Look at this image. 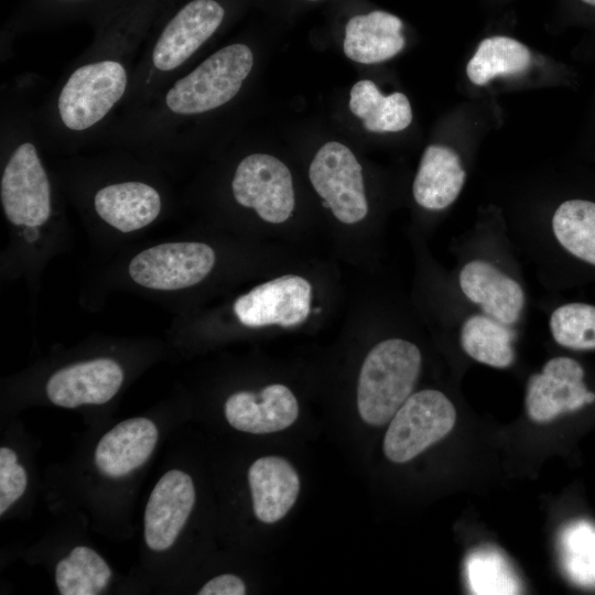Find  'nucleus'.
<instances>
[{
    "label": "nucleus",
    "mask_w": 595,
    "mask_h": 595,
    "mask_svg": "<svg viewBox=\"0 0 595 595\" xmlns=\"http://www.w3.org/2000/svg\"><path fill=\"white\" fill-rule=\"evenodd\" d=\"M422 366L419 347L389 338L367 354L358 376L357 409L361 420L380 426L391 420L412 394Z\"/></svg>",
    "instance_id": "nucleus-1"
},
{
    "label": "nucleus",
    "mask_w": 595,
    "mask_h": 595,
    "mask_svg": "<svg viewBox=\"0 0 595 595\" xmlns=\"http://www.w3.org/2000/svg\"><path fill=\"white\" fill-rule=\"evenodd\" d=\"M251 50L241 43L221 47L175 80L162 98L170 117H192L229 102L252 69Z\"/></svg>",
    "instance_id": "nucleus-2"
},
{
    "label": "nucleus",
    "mask_w": 595,
    "mask_h": 595,
    "mask_svg": "<svg viewBox=\"0 0 595 595\" xmlns=\"http://www.w3.org/2000/svg\"><path fill=\"white\" fill-rule=\"evenodd\" d=\"M128 85L129 72L120 58L99 57L79 65L60 89L58 122L73 133L97 127L123 98Z\"/></svg>",
    "instance_id": "nucleus-3"
},
{
    "label": "nucleus",
    "mask_w": 595,
    "mask_h": 595,
    "mask_svg": "<svg viewBox=\"0 0 595 595\" xmlns=\"http://www.w3.org/2000/svg\"><path fill=\"white\" fill-rule=\"evenodd\" d=\"M456 422V410L441 391L412 393L397 410L383 437L386 457L407 463L446 436Z\"/></svg>",
    "instance_id": "nucleus-4"
},
{
    "label": "nucleus",
    "mask_w": 595,
    "mask_h": 595,
    "mask_svg": "<svg viewBox=\"0 0 595 595\" xmlns=\"http://www.w3.org/2000/svg\"><path fill=\"white\" fill-rule=\"evenodd\" d=\"M0 197L13 225L35 228L50 218V181L33 142L22 141L11 152L1 176Z\"/></svg>",
    "instance_id": "nucleus-5"
},
{
    "label": "nucleus",
    "mask_w": 595,
    "mask_h": 595,
    "mask_svg": "<svg viewBox=\"0 0 595 595\" xmlns=\"http://www.w3.org/2000/svg\"><path fill=\"white\" fill-rule=\"evenodd\" d=\"M310 181L334 216L344 224L363 220L368 213L361 165L343 143L331 141L316 152Z\"/></svg>",
    "instance_id": "nucleus-6"
},
{
    "label": "nucleus",
    "mask_w": 595,
    "mask_h": 595,
    "mask_svg": "<svg viewBox=\"0 0 595 595\" xmlns=\"http://www.w3.org/2000/svg\"><path fill=\"white\" fill-rule=\"evenodd\" d=\"M238 204L253 208L271 224L288 220L294 209V188L288 166L273 155L253 153L238 164L231 182Z\"/></svg>",
    "instance_id": "nucleus-7"
},
{
    "label": "nucleus",
    "mask_w": 595,
    "mask_h": 595,
    "mask_svg": "<svg viewBox=\"0 0 595 595\" xmlns=\"http://www.w3.org/2000/svg\"><path fill=\"white\" fill-rule=\"evenodd\" d=\"M225 17L215 0H192L164 25L150 52L153 75L165 76L183 66L217 31Z\"/></svg>",
    "instance_id": "nucleus-8"
},
{
    "label": "nucleus",
    "mask_w": 595,
    "mask_h": 595,
    "mask_svg": "<svg viewBox=\"0 0 595 595\" xmlns=\"http://www.w3.org/2000/svg\"><path fill=\"white\" fill-rule=\"evenodd\" d=\"M215 264V252L203 242H167L136 255L131 279L149 289L178 290L201 282Z\"/></svg>",
    "instance_id": "nucleus-9"
},
{
    "label": "nucleus",
    "mask_w": 595,
    "mask_h": 595,
    "mask_svg": "<svg viewBox=\"0 0 595 595\" xmlns=\"http://www.w3.org/2000/svg\"><path fill=\"white\" fill-rule=\"evenodd\" d=\"M312 286L294 274L264 282L234 303V312L248 327L279 325L293 327L303 323L311 311Z\"/></svg>",
    "instance_id": "nucleus-10"
},
{
    "label": "nucleus",
    "mask_w": 595,
    "mask_h": 595,
    "mask_svg": "<svg viewBox=\"0 0 595 595\" xmlns=\"http://www.w3.org/2000/svg\"><path fill=\"white\" fill-rule=\"evenodd\" d=\"M582 366L570 357L550 359L541 372L530 377L526 410L536 422H549L595 400V393L583 382Z\"/></svg>",
    "instance_id": "nucleus-11"
},
{
    "label": "nucleus",
    "mask_w": 595,
    "mask_h": 595,
    "mask_svg": "<svg viewBox=\"0 0 595 595\" xmlns=\"http://www.w3.org/2000/svg\"><path fill=\"white\" fill-rule=\"evenodd\" d=\"M192 477L171 469L155 484L144 511V541L153 551L167 550L177 539L195 504Z\"/></svg>",
    "instance_id": "nucleus-12"
},
{
    "label": "nucleus",
    "mask_w": 595,
    "mask_h": 595,
    "mask_svg": "<svg viewBox=\"0 0 595 595\" xmlns=\"http://www.w3.org/2000/svg\"><path fill=\"white\" fill-rule=\"evenodd\" d=\"M458 285L463 295L484 314L507 326L519 322L526 305L524 291L494 263L482 259L465 263Z\"/></svg>",
    "instance_id": "nucleus-13"
},
{
    "label": "nucleus",
    "mask_w": 595,
    "mask_h": 595,
    "mask_svg": "<svg viewBox=\"0 0 595 595\" xmlns=\"http://www.w3.org/2000/svg\"><path fill=\"white\" fill-rule=\"evenodd\" d=\"M122 381L123 371L117 361L97 358L54 372L46 383V394L63 408L102 404L118 392Z\"/></svg>",
    "instance_id": "nucleus-14"
},
{
    "label": "nucleus",
    "mask_w": 595,
    "mask_h": 595,
    "mask_svg": "<svg viewBox=\"0 0 595 595\" xmlns=\"http://www.w3.org/2000/svg\"><path fill=\"white\" fill-rule=\"evenodd\" d=\"M224 411L226 420L236 430L266 434L291 426L298 419L299 403L290 388L273 383L258 392L232 393L226 400Z\"/></svg>",
    "instance_id": "nucleus-15"
},
{
    "label": "nucleus",
    "mask_w": 595,
    "mask_h": 595,
    "mask_svg": "<svg viewBox=\"0 0 595 595\" xmlns=\"http://www.w3.org/2000/svg\"><path fill=\"white\" fill-rule=\"evenodd\" d=\"M252 508L257 519L274 523L283 519L300 493V477L293 465L280 456H263L248 469Z\"/></svg>",
    "instance_id": "nucleus-16"
},
{
    "label": "nucleus",
    "mask_w": 595,
    "mask_h": 595,
    "mask_svg": "<svg viewBox=\"0 0 595 595\" xmlns=\"http://www.w3.org/2000/svg\"><path fill=\"white\" fill-rule=\"evenodd\" d=\"M158 429L147 418L125 420L108 431L95 450L98 470L112 478L128 475L143 465L158 441Z\"/></svg>",
    "instance_id": "nucleus-17"
},
{
    "label": "nucleus",
    "mask_w": 595,
    "mask_h": 595,
    "mask_svg": "<svg viewBox=\"0 0 595 595\" xmlns=\"http://www.w3.org/2000/svg\"><path fill=\"white\" fill-rule=\"evenodd\" d=\"M94 207L104 221L121 232H130L154 221L161 212L162 201L151 185L128 181L100 188L95 194Z\"/></svg>",
    "instance_id": "nucleus-18"
},
{
    "label": "nucleus",
    "mask_w": 595,
    "mask_h": 595,
    "mask_svg": "<svg viewBox=\"0 0 595 595\" xmlns=\"http://www.w3.org/2000/svg\"><path fill=\"white\" fill-rule=\"evenodd\" d=\"M402 28V21L389 12L355 15L345 28L344 53L360 64L390 60L404 47Z\"/></svg>",
    "instance_id": "nucleus-19"
},
{
    "label": "nucleus",
    "mask_w": 595,
    "mask_h": 595,
    "mask_svg": "<svg viewBox=\"0 0 595 595\" xmlns=\"http://www.w3.org/2000/svg\"><path fill=\"white\" fill-rule=\"evenodd\" d=\"M465 178L459 155L453 149L429 145L413 181V197L425 209H444L458 197Z\"/></svg>",
    "instance_id": "nucleus-20"
},
{
    "label": "nucleus",
    "mask_w": 595,
    "mask_h": 595,
    "mask_svg": "<svg viewBox=\"0 0 595 595\" xmlns=\"http://www.w3.org/2000/svg\"><path fill=\"white\" fill-rule=\"evenodd\" d=\"M349 109L370 132H398L412 121L411 105L404 94L396 91L383 96L376 84L368 79L359 80L351 87Z\"/></svg>",
    "instance_id": "nucleus-21"
},
{
    "label": "nucleus",
    "mask_w": 595,
    "mask_h": 595,
    "mask_svg": "<svg viewBox=\"0 0 595 595\" xmlns=\"http://www.w3.org/2000/svg\"><path fill=\"white\" fill-rule=\"evenodd\" d=\"M515 333L486 314L468 316L461 326L463 350L474 360L495 368H507L515 361Z\"/></svg>",
    "instance_id": "nucleus-22"
},
{
    "label": "nucleus",
    "mask_w": 595,
    "mask_h": 595,
    "mask_svg": "<svg viewBox=\"0 0 595 595\" xmlns=\"http://www.w3.org/2000/svg\"><path fill=\"white\" fill-rule=\"evenodd\" d=\"M531 64V53L521 42L509 36L484 39L466 66L468 79L484 86L499 76L526 72Z\"/></svg>",
    "instance_id": "nucleus-23"
},
{
    "label": "nucleus",
    "mask_w": 595,
    "mask_h": 595,
    "mask_svg": "<svg viewBox=\"0 0 595 595\" xmlns=\"http://www.w3.org/2000/svg\"><path fill=\"white\" fill-rule=\"evenodd\" d=\"M556 241L571 255L595 266V203L586 199L563 202L552 217Z\"/></svg>",
    "instance_id": "nucleus-24"
},
{
    "label": "nucleus",
    "mask_w": 595,
    "mask_h": 595,
    "mask_svg": "<svg viewBox=\"0 0 595 595\" xmlns=\"http://www.w3.org/2000/svg\"><path fill=\"white\" fill-rule=\"evenodd\" d=\"M561 564L575 584L595 587V526L585 520L569 523L559 537Z\"/></svg>",
    "instance_id": "nucleus-25"
},
{
    "label": "nucleus",
    "mask_w": 595,
    "mask_h": 595,
    "mask_svg": "<svg viewBox=\"0 0 595 595\" xmlns=\"http://www.w3.org/2000/svg\"><path fill=\"white\" fill-rule=\"evenodd\" d=\"M465 575L473 594H518L521 589L506 558L490 547L476 549L468 554Z\"/></svg>",
    "instance_id": "nucleus-26"
},
{
    "label": "nucleus",
    "mask_w": 595,
    "mask_h": 595,
    "mask_svg": "<svg viewBox=\"0 0 595 595\" xmlns=\"http://www.w3.org/2000/svg\"><path fill=\"white\" fill-rule=\"evenodd\" d=\"M556 344L576 350L595 349V306L569 303L556 307L549 321Z\"/></svg>",
    "instance_id": "nucleus-27"
},
{
    "label": "nucleus",
    "mask_w": 595,
    "mask_h": 595,
    "mask_svg": "<svg viewBox=\"0 0 595 595\" xmlns=\"http://www.w3.org/2000/svg\"><path fill=\"white\" fill-rule=\"evenodd\" d=\"M55 581L62 595L98 594L89 577L79 564L68 556L56 564Z\"/></svg>",
    "instance_id": "nucleus-28"
},
{
    "label": "nucleus",
    "mask_w": 595,
    "mask_h": 595,
    "mask_svg": "<svg viewBox=\"0 0 595 595\" xmlns=\"http://www.w3.org/2000/svg\"><path fill=\"white\" fill-rule=\"evenodd\" d=\"M68 558L79 564L98 593L107 586L111 577V570L94 550L83 545L75 547Z\"/></svg>",
    "instance_id": "nucleus-29"
},
{
    "label": "nucleus",
    "mask_w": 595,
    "mask_h": 595,
    "mask_svg": "<svg viewBox=\"0 0 595 595\" xmlns=\"http://www.w3.org/2000/svg\"><path fill=\"white\" fill-rule=\"evenodd\" d=\"M28 485L25 469L18 463L11 466H0V515L18 500Z\"/></svg>",
    "instance_id": "nucleus-30"
},
{
    "label": "nucleus",
    "mask_w": 595,
    "mask_h": 595,
    "mask_svg": "<svg viewBox=\"0 0 595 595\" xmlns=\"http://www.w3.org/2000/svg\"><path fill=\"white\" fill-rule=\"evenodd\" d=\"M198 595H244L245 582L237 575L226 573L213 577L197 592Z\"/></svg>",
    "instance_id": "nucleus-31"
},
{
    "label": "nucleus",
    "mask_w": 595,
    "mask_h": 595,
    "mask_svg": "<svg viewBox=\"0 0 595 595\" xmlns=\"http://www.w3.org/2000/svg\"><path fill=\"white\" fill-rule=\"evenodd\" d=\"M17 464V454L9 447L0 448V466H11Z\"/></svg>",
    "instance_id": "nucleus-32"
},
{
    "label": "nucleus",
    "mask_w": 595,
    "mask_h": 595,
    "mask_svg": "<svg viewBox=\"0 0 595 595\" xmlns=\"http://www.w3.org/2000/svg\"><path fill=\"white\" fill-rule=\"evenodd\" d=\"M582 1L595 7V0H582Z\"/></svg>",
    "instance_id": "nucleus-33"
},
{
    "label": "nucleus",
    "mask_w": 595,
    "mask_h": 595,
    "mask_svg": "<svg viewBox=\"0 0 595 595\" xmlns=\"http://www.w3.org/2000/svg\"><path fill=\"white\" fill-rule=\"evenodd\" d=\"M66 1H76V0H66Z\"/></svg>",
    "instance_id": "nucleus-34"
},
{
    "label": "nucleus",
    "mask_w": 595,
    "mask_h": 595,
    "mask_svg": "<svg viewBox=\"0 0 595 595\" xmlns=\"http://www.w3.org/2000/svg\"><path fill=\"white\" fill-rule=\"evenodd\" d=\"M310 1H316V0H310Z\"/></svg>",
    "instance_id": "nucleus-35"
}]
</instances>
